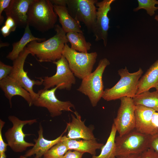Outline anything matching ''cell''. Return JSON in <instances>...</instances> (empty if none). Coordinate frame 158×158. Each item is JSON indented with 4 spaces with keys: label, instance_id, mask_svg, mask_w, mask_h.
<instances>
[{
    "label": "cell",
    "instance_id": "6da1fadb",
    "mask_svg": "<svg viewBox=\"0 0 158 158\" xmlns=\"http://www.w3.org/2000/svg\"><path fill=\"white\" fill-rule=\"evenodd\" d=\"M56 34L42 42L32 41L26 46L32 56L40 62H51L59 59L62 56L65 44L68 42L66 33L59 25H55Z\"/></svg>",
    "mask_w": 158,
    "mask_h": 158
},
{
    "label": "cell",
    "instance_id": "7a4b0ae2",
    "mask_svg": "<svg viewBox=\"0 0 158 158\" xmlns=\"http://www.w3.org/2000/svg\"><path fill=\"white\" fill-rule=\"evenodd\" d=\"M28 24L42 32L54 28L57 20L53 4L49 0H34L27 13Z\"/></svg>",
    "mask_w": 158,
    "mask_h": 158
},
{
    "label": "cell",
    "instance_id": "3957f363",
    "mask_svg": "<svg viewBox=\"0 0 158 158\" xmlns=\"http://www.w3.org/2000/svg\"><path fill=\"white\" fill-rule=\"evenodd\" d=\"M121 78L112 87L104 91L102 98L107 101L116 100L124 97L133 98L136 95L139 81L143 73L142 68L133 73L129 72L127 68L118 71Z\"/></svg>",
    "mask_w": 158,
    "mask_h": 158
},
{
    "label": "cell",
    "instance_id": "277c9868",
    "mask_svg": "<svg viewBox=\"0 0 158 158\" xmlns=\"http://www.w3.org/2000/svg\"><path fill=\"white\" fill-rule=\"evenodd\" d=\"M110 64L106 58L101 59L95 70L82 80L77 90L87 96L93 107L97 105L104 92L102 75L106 68Z\"/></svg>",
    "mask_w": 158,
    "mask_h": 158
},
{
    "label": "cell",
    "instance_id": "5b68a950",
    "mask_svg": "<svg viewBox=\"0 0 158 158\" xmlns=\"http://www.w3.org/2000/svg\"><path fill=\"white\" fill-rule=\"evenodd\" d=\"M75 76L82 80L92 72L97 56L96 52H78L65 44L62 52Z\"/></svg>",
    "mask_w": 158,
    "mask_h": 158
},
{
    "label": "cell",
    "instance_id": "8992f818",
    "mask_svg": "<svg viewBox=\"0 0 158 158\" xmlns=\"http://www.w3.org/2000/svg\"><path fill=\"white\" fill-rule=\"evenodd\" d=\"M150 135L135 129L122 136L116 137V157L131 154H141L149 148Z\"/></svg>",
    "mask_w": 158,
    "mask_h": 158
},
{
    "label": "cell",
    "instance_id": "52a82bcc",
    "mask_svg": "<svg viewBox=\"0 0 158 158\" xmlns=\"http://www.w3.org/2000/svg\"><path fill=\"white\" fill-rule=\"evenodd\" d=\"M96 0H66L70 15L75 19L83 23L87 29L93 32L96 20Z\"/></svg>",
    "mask_w": 158,
    "mask_h": 158
},
{
    "label": "cell",
    "instance_id": "ba28073f",
    "mask_svg": "<svg viewBox=\"0 0 158 158\" xmlns=\"http://www.w3.org/2000/svg\"><path fill=\"white\" fill-rule=\"evenodd\" d=\"M9 120L13 125L5 133V137L8 146L15 152H22L34 144L26 141L25 136L31 134H25L23 131V126L27 124L31 125L37 122V119L22 120L14 115L8 117Z\"/></svg>",
    "mask_w": 158,
    "mask_h": 158
},
{
    "label": "cell",
    "instance_id": "9c48e42d",
    "mask_svg": "<svg viewBox=\"0 0 158 158\" xmlns=\"http://www.w3.org/2000/svg\"><path fill=\"white\" fill-rule=\"evenodd\" d=\"M58 85L50 90L41 89L37 92L38 97L33 102L35 106L46 108L52 117L61 115L62 111L73 112L71 108H75L74 105L69 101H63L56 97L55 92L59 89Z\"/></svg>",
    "mask_w": 158,
    "mask_h": 158
},
{
    "label": "cell",
    "instance_id": "30bf717a",
    "mask_svg": "<svg viewBox=\"0 0 158 158\" xmlns=\"http://www.w3.org/2000/svg\"><path fill=\"white\" fill-rule=\"evenodd\" d=\"M52 63L56 66V73L51 76L43 77V89L48 90L60 85L61 87L59 90H70L72 85L75 84L76 80L67 61L62 55L59 59Z\"/></svg>",
    "mask_w": 158,
    "mask_h": 158
},
{
    "label": "cell",
    "instance_id": "8fae6325",
    "mask_svg": "<svg viewBox=\"0 0 158 158\" xmlns=\"http://www.w3.org/2000/svg\"><path fill=\"white\" fill-rule=\"evenodd\" d=\"M30 51L25 47L20 53L18 56L13 61V69L9 76L15 80L23 87L31 95L33 102L37 97V93L33 90L35 85H40L42 84L43 79L39 78L40 80H32L28 75L27 72L24 69L25 60Z\"/></svg>",
    "mask_w": 158,
    "mask_h": 158
},
{
    "label": "cell",
    "instance_id": "7c38bea8",
    "mask_svg": "<svg viewBox=\"0 0 158 158\" xmlns=\"http://www.w3.org/2000/svg\"><path fill=\"white\" fill-rule=\"evenodd\" d=\"M120 106L114 123L119 136H122L135 129V105L133 98H121Z\"/></svg>",
    "mask_w": 158,
    "mask_h": 158
},
{
    "label": "cell",
    "instance_id": "4fadbf2b",
    "mask_svg": "<svg viewBox=\"0 0 158 158\" xmlns=\"http://www.w3.org/2000/svg\"><path fill=\"white\" fill-rule=\"evenodd\" d=\"M115 0H103L96 3L98 7L97 17L94 29L92 32L95 37V40L98 41L102 40L104 46H107V42L108 30L110 19L108 16L111 9V5Z\"/></svg>",
    "mask_w": 158,
    "mask_h": 158
},
{
    "label": "cell",
    "instance_id": "5bb4252c",
    "mask_svg": "<svg viewBox=\"0 0 158 158\" xmlns=\"http://www.w3.org/2000/svg\"><path fill=\"white\" fill-rule=\"evenodd\" d=\"M73 113L75 116L71 114V121L67 123L66 137L71 139L96 140L92 130L85 125V121H82L80 114L76 111Z\"/></svg>",
    "mask_w": 158,
    "mask_h": 158
},
{
    "label": "cell",
    "instance_id": "9a60e30c",
    "mask_svg": "<svg viewBox=\"0 0 158 158\" xmlns=\"http://www.w3.org/2000/svg\"><path fill=\"white\" fill-rule=\"evenodd\" d=\"M156 111L153 109L141 105H135V129L142 133L152 135L158 129L153 126L152 118Z\"/></svg>",
    "mask_w": 158,
    "mask_h": 158
},
{
    "label": "cell",
    "instance_id": "2e32d148",
    "mask_svg": "<svg viewBox=\"0 0 158 158\" xmlns=\"http://www.w3.org/2000/svg\"><path fill=\"white\" fill-rule=\"evenodd\" d=\"M34 0H11L4 10L7 16L13 18L17 27L25 28L28 24L27 13Z\"/></svg>",
    "mask_w": 158,
    "mask_h": 158
},
{
    "label": "cell",
    "instance_id": "e0dca14e",
    "mask_svg": "<svg viewBox=\"0 0 158 158\" xmlns=\"http://www.w3.org/2000/svg\"><path fill=\"white\" fill-rule=\"evenodd\" d=\"M0 87L4 93L5 97L8 100L11 108L12 106V98L15 96L22 97L29 107L33 105L30 94L9 76L0 80Z\"/></svg>",
    "mask_w": 158,
    "mask_h": 158
},
{
    "label": "cell",
    "instance_id": "ac0fdd59",
    "mask_svg": "<svg viewBox=\"0 0 158 158\" xmlns=\"http://www.w3.org/2000/svg\"><path fill=\"white\" fill-rule=\"evenodd\" d=\"M39 129L38 131V138L34 139L35 144L33 147L28 150L24 155L28 157L35 155V158H40L47 152L53 146L60 142L63 134L67 130L66 128L61 134L56 139L52 140L45 139L43 136V130L41 123L39 125Z\"/></svg>",
    "mask_w": 158,
    "mask_h": 158
},
{
    "label": "cell",
    "instance_id": "d6986e66",
    "mask_svg": "<svg viewBox=\"0 0 158 158\" xmlns=\"http://www.w3.org/2000/svg\"><path fill=\"white\" fill-rule=\"evenodd\" d=\"M61 141L67 145L69 150H74L83 153H88L92 156L96 154V150L101 149L104 144L99 143L94 140H78L68 138L65 135L63 136Z\"/></svg>",
    "mask_w": 158,
    "mask_h": 158
},
{
    "label": "cell",
    "instance_id": "ffe728a7",
    "mask_svg": "<svg viewBox=\"0 0 158 158\" xmlns=\"http://www.w3.org/2000/svg\"><path fill=\"white\" fill-rule=\"evenodd\" d=\"M53 7L55 12L59 17L61 27L66 33L70 32L83 33L80 23L70 15L66 6L53 4Z\"/></svg>",
    "mask_w": 158,
    "mask_h": 158
},
{
    "label": "cell",
    "instance_id": "44dd1931",
    "mask_svg": "<svg viewBox=\"0 0 158 158\" xmlns=\"http://www.w3.org/2000/svg\"><path fill=\"white\" fill-rule=\"evenodd\" d=\"M158 83V59L140 78L136 95L148 91L156 87Z\"/></svg>",
    "mask_w": 158,
    "mask_h": 158
},
{
    "label": "cell",
    "instance_id": "7402d4cb",
    "mask_svg": "<svg viewBox=\"0 0 158 158\" xmlns=\"http://www.w3.org/2000/svg\"><path fill=\"white\" fill-rule=\"evenodd\" d=\"M36 40L39 42L46 40L45 38H40L34 37L32 33L28 24L25 28L23 35L20 40L12 44L13 48L6 56V58L13 61L19 56L27 45L31 42Z\"/></svg>",
    "mask_w": 158,
    "mask_h": 158
},
{
    "label": "cell",
    "instance_id": "603a6c76",
    "mask_svg": "<svg viewBox=\"0 0 158 158\" xmlns=\"http://www.w3.org/2000/svg\"><path fill=\"white\" fill-rule=\"evenodd\" d=\"M135 105H141L158 112V92L148 91L136 95L133 98Z\"/></svg>",
    "mask_w": 158,
    "mask_h": 158
},
{
    "label": "cell",
    "instance_id": "cb8c5ba5",
    "mask_svg": "<svg viewBox=\"0 0 158 158\" xmlns=\"http://www.w3.org/2000/svg\"><path fill=\"white\" fill-rule=\"evenodd\" d=\"M67 39L71 44V48L81 52L87 53L92 44L86 41L83 33L70 32L66 34Z\"/></svg>",
    "mask_w": 158,
    "mask_h": 158
},
{
    "label": "cell",
    "instance_id": "d4e9b609",
    "mask_svg": "<svg viewBox=\"0 0 158 158\" xmlns=\"http://www.w3.org/2000/svg\"><path fill=\"white\" fill-rule=\"evenodd\" d=\"M116 130L113 123L110 135L107 141L101 149L100 153L98 156L93 155L91 158H116V146L115 142Z\"/></svg>",
    "mask_w": 158,
    "mask_h": 158
},
{
    "label": "cell",
    "instance_id": "484cf974",
    "mask_svg": "<svg viewBox=\"0 0 158 158\" xmlns=\"http://www.w3.org/2000/svg\"><path fill=\"white\" fill-rule=\"evenodd\" d=\"M68 150L66 145L61 140L48 150L43 155V158H62Z\"/></svg>",
    "mask_w": 158,
    "mask_h": 158
},
{
    "label": "cell",
    "instance_id": "4316f807",
    "mask_svg": "<svg viewBox=\"0 0 158 158\" xmlns=\"http://www.w3.org/2000/svg\"><path fill=\"white\" fill-rule=\"evenodd\" d=\"M138 6L133 9V11H137L142 9L145 10L147 13L151 16L155 13V11L158 10V7H155L158 4V1L156 0H138Z\"/></svg>",
    "mask_w": 158,
    "mask_h": 158
},
{
    "label": "cell",
    "instance_id": "83f0119b",
    "mask_svg": "<svg viewBox=\"0 0 158 158\" xmlns=\"http://www.w3.org/2000/svg\"><path fill=\"white\" fill-rule=\"evenodd\" d=\"M13 69V66L0 61V80L9 76Z\"/></svg>",
    "mask_w": 158,
    "mask_h": 158
},
{
    "label": "cell",
    "instance_id": "f1b7e54d",
    "mask_svg": "<svg viewBox=\"0 0 158 158\" xmlns=\"http://www.w3.org/2000/svg\"><path fill=\"white\" fill-rule=\"evenodd\" d=\"M149 146V148L152 149L158 153V130L155 133L150 135Z\"/></svg>",
    "mask_w": 158,
    "mask_h": 158
},
{
    "label": "cell",
    "instance_id": "f546056e",
    "mask_svg": "<svg viewBox=\"0 0 158 158\" xmlns=\"http://www.w3.org/2000/svg\"><path fill=\"white\" fill-rule=\"evenodd\" d=\"M5 122L0 119V155L5 153L8 144L4 141L2 136V130L5 124Z\"/></svg>",
    "mask_w": 158,
    "mask_h": 158
},
{
    "label": "cell",
    "instance_id": "4dcf8cb0",
    "mask_svg": "<svg viewBox=\"0 0 158 158\" xmlns=\"http://www.w3.org/2000/svg\"><path fill=\"white\" fill-rule=\"evenodd\" d=\"M141 158H158V153L149 148L141 154Z\"/></svg>",
    "mask_w": 158,
    "mask_h": 158
},
{
    "label": "cell",
    "instance_id": "1f68e13d",
    "mask_svg": "<svg viewBox=\"0 0 158 158\" xmlns=\"http://www.w3.org/2000/svg\"><path fill=\"white\" fill-rule=\"evenodd\" d=\"M11 0H0V24L1 25L3 23L4 18L1 14L2 12L7 8L9 5Z\"/></svg>",
    "mask_w": 158,
    "mask_h": 158
},
{
    "label": "cell",
    "instance_id": "d6a6232c",
    "mask_svg": "<svg viewBox=\"0 0 158 158\" xmlns=\"http://www.w3.org/2000/svg\"><path fill=\"white\" fill-rule=\"evenodd\" d=\"M84 153L76 150H68L62 158H82Z\"/></svg>",
    "mask_w": 158,
    "mask_h": 158
},
{
    "label": "cell",
    "instance_id": "836d02e7",
    "mask_svg": "<svg viewBox=\"0 0 158 158\" xmlns=\"http://www.w3.org/2000/svg\"><path fill=\"white\" fill-rule=\"evenodd\" d=\"M7 17L4 25H6L10 29L11 32L15 31L17 27L15 21L13 18L10 17Z\"/></svg>",
    "mask_w": 158,
    "mask_h": 158
},
{
    "label": "cell",
    "instance_id": "e575fe53",
    "mask_svg": "<svg viewBox=\"0 0 158 158\" xmlns=\"http://www.w3.org/2000/svg\"><path fill=\"white\" fill-rule=\"evenodd\" d=\"M152 122L154 127L158 129V112L155 111L153 114Z\"/></svg>",
    "mask_w": 158,
    "mask_h": 158
},
{
    "label": "cell",
    "instance_id": "d590c367",
    "mask_svg": "<svg viewBox=\"0 0 158 158\" xmlns=\"http://www.w3.org/2000/svg\"><path fill=\"white\" fill-rule=\"evenodd\" d=\"M0 30L1 34L4 37L8 36L11 32L10 29L5 25L2 26Z\"/></svg>",
    "mask_w": 158,
    "mask_h": 158
},
{
    "label": "cell",
    "instance_id": "8d00e7d4",
    "mask_svg": "<svg viewBox=\"0 0 158 158\" xmlns=\"http://www.w3.org/2000/svg\"><path fill=\"white\" fill-rule=\"evenodd\" d=\"M117 158H141V154H131L117 156Z\"/></svg>",
    "mask_w": 158,
    "mask_h": 158
},
{
    "label": "cell",
    "instance_id": "74e56055",
    "mask_svg": "<svg viewBox=\"0 0 158 158\" xmlns=\"http://www.w3.org/2000/svg\"><path fill=\"white\" fill-rule=\"evenodd\" d=\"M50 1L53 4L66 6V0H52Z\"/></svg>",
    "mask_w": 158,
    "mask_h": 158
},
{
    "label": "cell",
    "instance_id": "f35d334b",
    "mask_svg": "<svg viewBox=\"0 0 158 158\" xmlns=\"http://www.w3.org/2000/svg\"><path fill=\"white\" fill-rule=\"evenodd\" d=\"M9 44L8 43H3L1 42L0 43V48L2 47H4L5 46H8L9 45Z\"/></svg>",
    "mask_w": 158,
    "mask_h": 158
},
{
    "label": "cell",
    "instance_id": "ab89813d",
    "mask_svg": "<svg viewBox=\"0 0 158 158\" xmlns=\"http://www.w3.org/2000/svg\"><path fill=\"white\" fill-rule=\"evenodd\" d=\"M6 156L5 153L0 155V158H6Z\"/></svg>",
    "mask_w": 158,
    "mask_h": 158
},
{
    "label": "cell",
    "instance_id": "60d3db41",
    "mask_svg": "<svg viewBox=\"0 0 158 158\" xmlns=\"http://www.w3.org/2000/svg\"><path fill=\"white\" fill-rule=\"evenodd\" d=\"M18 158H28L25 157L24 155H21L20 156H19Z\"/></svg>",
    "mask_w": 158,
    "mask_h": 158
},
{
    "label": "cell",
    "instance_id": "b9f144b4",
    "mask_svg": "<svg viewBox=\"0 0 158 158\" xmlns=\"http://www.w3.org/2000/svg\"><path fill=\"white\" fill-rule=\"evenodd\" d=\"M154 19L158 21V15H156L155 16Z\"/></svg>",
    "mask_w": 158,
    "mask_h": 158
},
{
    "label": "cell",
    "instance_id": "7bdbcfd3",
    "mask_svg": "<svg viewBox=\"0 0 158 158\" xmlns=\"http://www.w3.org/2000/svg\"><path fill=\"white\" fill-rule=\"evenodd\" d=\"M156 90V91H157L158 92V83H157V85H156V87H155Z\"/></svg>",
    "mask_w": 158,
    "mask_h": 158
}]
</instances>
